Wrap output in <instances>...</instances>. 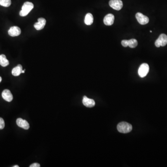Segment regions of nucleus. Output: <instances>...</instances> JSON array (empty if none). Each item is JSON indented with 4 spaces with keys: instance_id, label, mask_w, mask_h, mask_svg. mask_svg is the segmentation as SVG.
<instances>
[{
    "instance_id": "obj_1",
    "label": "nucleus",
    "mask_w": 167,
    "mask_h": 167,
    "mask_svg": "<svg viewBox=\"0 0 167 167\" xmlns=\"http://www.w3.org/2000/svg\"><path fill=\"white\" fill-rule=\"evenodd\" d=\"M34 5L33 3L29 1H26L24 3L22 6L21 11L20 12V16L22 17L26 16L31 10L34 9Z\"/></svg>"
},
{
    "instance_id": "obj_2",
    "label": "nucleus",
    "mask_w": 167,
    "mask_h": 167,
    "mask_svg": "<svg viewBox=\"0 0 167 167\" xmlns=\"http://www.w3.org/2000/svg\"><path fill=\"white\" fill-rule=\"evenodd\" d=\"M117 129L118 131L122 133H127L132 130V126L130 124L125 122L119 123L117 125Z\"/></svg>"
},
{
    "instance_id": "obj_3",
    "label": "nucleus",
    "mask_w": 167,
    "mask_h": 167,
    "mask_svg": "<svg viewBox=\"0 0 167 167\" xmlns=\"http://www.w3.org/2000/svg\"><path fill=\"white\" fill-rule=\"evenodd\" d=\"M167 44V35L165 34H162L155 41V45L157 48L164 47Z\"/></svg>"
},
{
    "instance_id": "obj_4",
    "label": "nucleus",
    "mask_w": 167,
    "mask_h": 167,
    "mask_svg": "<svg viewBox=\"0 0 167 167\" xmlns=\"http://www.w3.org/2000/svg\"><path fill=\"white\" fill-rule=\"evenodd\" d=\"M149 66L147 63H143L141 64L139 68L138 73L139 76L141 78L145 77L149 72Z\"/></svg>"
},
{
    "instance_id": "obj_5",
    "label": "nucleus",
    "mask_w": 167,
    "mask_h": 167,
    "mask_svg": "<svg viewBox=\"0 0 167 167\" xmlns=\"http://www.w3.org/2000/svg\"><path fill=\"white\" fill-rule=\"evenodd\" d=\"M109 5L114 10H120L123 7V3L121 0H111Z\"/></svg>"
},
{
    "instance_id": "obj_6",
    "label": "nucleus",
    "mask_w": 167,
    "mask_h": 167,
    "mask_svg": "<svg viewBox=\"0 0 167 167\" xmlns=\"http://www.w3.org/2000/svg\"><path fill=\"white\" fill-rule=\"evenodd\" d=\"M136 17L138 22L141 25L147 24L149 22V19L147 16L141 13H136Z\"/></svg>"
},
{
    "instance_id": "obj_7",
    "label": "nucleus",
    "mask_w": 167,
    "mask_h": 167,
    "mask_svg": "<svg viewBox=\"0 0 167 167\" xmlns=\"http://www.w3.org/2000/svg\"><path fill=\"white\" fill-rule=\"evenodd\" d=\"M9 35L12 37H16L19 36L21 34V29L19 27L13 26L11 27L8 31Z\"/></svg>"
},
{
    "instance_id": "obj_8",
    "label": "nucleus",
    "mask_w": 167,
    "mask_h": 167,
    "mask_svg": "<svg viewBox=\"0 0 167 167\" xmlns=\"http://www.w3.org/2000/svg\"><path fill=\"white\" fill-rule=\"evenodd\" d=\"M38 22L34 24V27L37 30L43 29L46 24V20L44 18H40L38 19Z\"/></svg>"
},
{
    "instance_id": "obj_9",
    "label": "nucleus",
    "mask_w": 167,
    "mask_h": 167,
    "mask_svg": "<svg viewBox=\"0 0 167 167\" xmlns=\"http://www.w3.org/2000/svg\"><path fill=\"white\" fill-rule=\"evenodd\" d=\"M16 124L19 127L23 128L25 130H28L29 128V124L25 120L21 118H19L16 120Z\"/></svg>"
},
{
    "instance_id": "obj_10",
    "label": "nucleus",
    "mask_w": 167,
    "mask_h": 167,
    "mask_svg": "<svg viewBox=\"0 0 167 167\" xmlns=\"http://www.w3.org/2000/svg\"><path fill=\"white\" fill-rule=\"evenodd\" d=\"M83 104L84 105L86 106V107L91 108L94 107V105H95V102L94 100L88 98L85 96L83 99Z\"/></svg>"
},
{
    "instance_id": "obj_11",
    "label": "nucleus",
    "mask_w": 167,
    "mask_h": 167,
    "mask_svg": "<svg viewBox=\"0 0 167 167\" xmlns=\"http://www.w3.org/2000/svg\"><path fill=\"white\" fill-rule=\"evenodd\" d=\"M115 17L114 15L111 14H108L104 19V22L105 25L111 26L114 21Z\"/></svg>"
},
{
    "instance_id": "obj_12",
    "label": "nucleus",
    "mask_w": 167,
    "mask_h": 167,
    "mask_svg": "<svg viewBox=\"0 0 167 167\" xmlns=\"http://www.w3.org/2000/svg\"><path fill=\"white\" fill-rule=\"evenodd\" d=\"M2 97L5 100L9 102L12 101L13 99V96L12 93L10 90H7V89H6L2 92Z\"/></svg>"
},
{
    "instance_id": "obj_13",
    "label": "nucleus",
    "mask_w": 167,
    "mask_h": 167,
    "mask_svg": "<svg viewBox=\"0 0 167 167\" xmlns=\"http://www.w3.org/2000/svg\"><path fill=\"white\" fill-rule=\"evenodd\" d=\"M22 66L21 64H19L13 68L12 71V74L14 76H19L22 72Z\"/></svg>"
},
{
    "instance_id": "obj_14",
    "label": "nucleus",
    "mask_w": 167,
    "mask_h": 167,
    "mask_svg": "<svg viewBox=\"0 0 167 167\" xmlns=\"http://www.w3.org/2000/svg\"><path fill=\"white\" fill-rule=\"evenodd\" d=\"M93 22V17L92 14L87 13L85 18V23L87 25H91Z\"/></svg>"
},
{
    "instance_id": "obj_15",
    "label": "nucleus",
    "mask_w": 167,
    "mask_h": 167,
    "mask_svg": "<svg viewBox=\"0 0 167 167\" xmlns=\"http://www.w3.org/2000/svg\"><path fill=\"white\" fill-rule=\"evenodd\" d=\"M10 62L4 54L0 55V65L3 67H6L9 65Z\"/></svg>"
},
{
    "instance_id": "obj_16",
    "label": "nucleus",
    "mask_w": 167,
    "mask_h": 167,
    "mask_svg": "<svg viewBox=\"0 0 167 167\" xmlns=\"http://www.w3.org/2000/svg\"><path fill=\"white\" fill-rule=\"evenodd\" d=\"M138 41L135 39H132L128 40V46L130 48H136L138 45Z\"/></svg>"
},
{
    "instance_id": "obj_17",
    "label": "nucleus",
    "mask_w": 167,
    "mask_h": 167,
    "mask_svg": "<svg viewBox=\"0 0 167 167\" xmlns=\"http://www.w3.org/2000/svg\"><path fill=\"white\" fill-rule=\"evenodd\" d=\"M11 4V0H0V5L4 7H9Z\"/></svg>"
},
{
    "instance_id": "obj_18",
    "label": "nucleus",
    "mask_w": 167,
    "mask_h": 167,
    "mask_svg": "<svg viewBox=\"0 0 167 167\" xmlns=\"http://www.w3.org/2000/svg\"><path fill=\"white\" fill-rule=\"evenodd\" d=\"M5 127L4 121L1 117H0V130L4 129Z\"/></svg>"
},
{
    "instance_id": "obj_19",
    "label": "nucleus",
    "mask_w": 167,
    "mask_h": 167,
    "mask_svg": "<svg viewBox=\"0 0 167 167\" xmlns=\"http://www.w3.org/2000/svg\"><path fill=\"white\" fill-rule=\"evenodd\" d=\"M122 45L124 47H127L128 46V40H124L121 42Z\"/></svg>"
},
{
    "instance_id": "obj_20",
    "label": "nucleus",
    "mask_w": 167,
    "mask_h": 167,
    "mask_svg": "<svg viewBox=\"0 0 167 167\" xmlns=\"http://www.w3.org/2000/svg\"><path fill=\"white\" fill-rule=\"evenodd\" d=\"M40 164H39L38 163H34L31 164V165L30 166V167H40Z\"/></svg>"
},
{
    "instance_id": "obj_21",
    "label": "nucleus",
    "mask_w": 167,
    "mask_h": 167,
    "mask_svg": "<svg viewBox=\"0 0 167 167\" xmlns=\"http://www.w3.org/2000/svg\"><path fill=\"white\" fill-rule=\"evenodd\" d=\"M1 81H2V78L1 77H0V83L1 82Z\"/></svg>"
},
{
    "instance_id": "obj_22",
    "label": "nucleus",
    "mask_w": 167,
    "mask_h": 167,
    "mask_svg": "<svg viewBox=\"0 0 167 167\" xmlns=\"http://www.w3.org/2000/svg\"><path fill=\"white\" fill-rule=\"evenodd\" d=\"M13 167H19L18 165H15V166H13Z\"/></svg>"
},
{
    "instance_id": "obj_23",
    "label": "nucleus",
    "mask_w": 167,
    "mask_h": 167,
    "mask_svg": "<svg viewBox=\"0 0 167 167\" xmlns=\"http://www.w3.org/2000/svg\"><path fill=\"white\" fill-rule=\"evenodd\" d=\"M25 71V70H22V73H24Z\"/></svg>"
}]
</instances>
